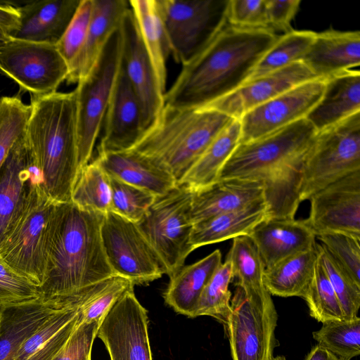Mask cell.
Wrapping results in <instances>:
<instances>
[{"label":"cell","instance_id":"39","mask_svg":"<svg viewBox=\"0 0 360 360\" xmlns=\"http://www.w3.org/2000/svg\"><path fill=\"white\" fill-rule=\"evenodd\" d=\"M311 317L322 323L349 320L319 259L311 283L304 297Z\"/></svg>","mask_w":360,"mask_h":360},{"label":"cell","instance_id":"40","mask_svg":"<svg viewBox=\"0 0 360 360\" xmlns=\"http://www.w3.org/2000/svg\"><path fill=\"white\" fill-rule=\"evenodd\" d=\"M313 338L336 356L350 360L360 354V318L323 323Z\"/></svg>","mask_w":360,"mask_h":360},{"label":"cell","instance_id":"15","mask_svg":"<svg viewBox=\"0 0 360 360\" xmlns=\"http://www.w3.org/2000/svg\"><path fill=\"white\" fill-rule=\"evenodd\" d=\"M326 79L298 84L252 109L240 119V143L249 142L304 119L320 101Z\"/></svg>","mask_w":360,"mask_h":360},{"label":"cell","instance_id":"55","mask_svg":"<svg viewBox=\"0 0 360 360\" xmlns=\"http://www.w3.org/2000/svg\"><path fill=\"white\" fill-rule=\"evenodd\" d=\"M0 99H1V97H0Z\"/></svg>","mask_w":360,"mask_h":360},{"label":"cell","instance_id":"37","mask_svg":"<svg viewBox=\"0 0 360 360\" xmlns=\"http://www.w3.org/2000/svg\"><path fill=\"white\" fill-rule=\"evenodd\" d=\"M111 201L110 176L95 160L89 162L78 173L71 202L80 208L105 214L111 210Z\"/></svg>","mask_w":360,"mask_h":360},{"label":"cell","instance_id":"38","mask_svg":"<svg viewBox=\"0 0 360 360\" xmlns=\"http://www.w3.org/2000/svg\"><path fill=\"white\" fill-rule=\"evenodd\" d=\"M233 279L231 264L226 258L204 288L193 318L200 316H212L225 326L230 312L231 299L229 285Z\"/></svg>","mask_w":360,"mask_h":360},{"label":"cell","instance_id":"14","mask_svg":"<svg viewBox=\"0 0 360 360\" xmlns=\"http://www.w3.org/2000/svg\"><path fill=\"white\" fill-rule=\"evenodd\" d=\"M148 321V311L132 288L108 312L96 337L104 343L110 360H153Z\"/></svg>","mask_w":360,"mask_h":360},{"label":"cell","instance_id":"44","mask_svg":"<svg viewBox=\"0 0 360 360\" xmlns=\"http://www.w3.org/2000/svg\"><path fill=\"white\" fill-rule=\"evenodd\" d=\"M316 238L336 262L360 285V237L334 233Z\"/></svg>","mask_w":360,"mask_h":360},{"label":"cell","instance_id":"16","mask_svg":"<svg viewBox=\"0 0 360 360\" xmlns=\"http://www.w3.org/2000/svg\"><path fill=\"white\" fill-rule=\"evenodd\" d=\"M305 224L316 237L340 233L360 237V170L327 186L309 199Z\"/></svg>","mask_w":360,"mask_h":360},{"label":"cell","instance_id":"29","mask_svg":"<svg viewBox=\"0 0 360 360\" xmlns=\"http://www.w3.org/2000/svg\"><path fill=\"white\" fill-rule=\"evenodd\" d=\"M269 217V207L263 198L243 208L194 224L191 243L195 250L203 245L248 236L259 223Z\"/></svg>","mask_w":360,"mask_h":360},{"label":"cell","instance_id":"46","mask_svg":"<svg viewBox=\"0 0 360 360\" xmlns=\"http://www.w3.org/2000/svg\"><path fill=\"white\" fill-rule=\"evenodd\" d=\"M92 8L93 0H81L68 28L56 44L68 68L84 44L91 18Z\"/></svg>","mask_w":360,"mask_h":360},{"label":"cell","instance_id":"9","mask_svg":"<svg viewBox=\"0 0 360 360\" xmlns=\"http://www.w3.org/2000/svg\"><path fill=\"white\" fill-rule=\"evenodd\" d=\"M122 39L120 27L109 38L89 74L77 82V123L79 172L92 157L120 70Z\"/></svg>","mask_w":360,"mask_h":360},{"label":"cell","instance_id":"21","mask_svg":"<svg viewBox=\"0 0 360 360\" xmlns=\"http://www.w3.org/2000/svg\"><path fill=\"white\" fill-rule=\"evenodd\" d=\"M25 131L0 169V244L27 198L37 169Z\"/></svg>","mask_w":360,"mask_h":360},{"label":"cell","instance_id":"41","mask_svg":"<svg viewBox=\"0 0 360 360\" xmlns=\"http://www.w3.org/2000/svg\"><path fill=\"white\" fill-rule=\"evenodd\" d=\"M30 105L25 104L19 94L0 99V169L11 148L25 131Z\"/></svg>","mask_w":360,"mask_h":360},{"label":"cell","instance_id":"32","mask_svg":"<svg viewBox=\"0 0 360 360\" xmlns=\"http://www.w3.org/2000/svg\"><path fill=\"white\" fill-rule=\"evenodd\" d=\"M129 3L151 61L159 88L165 95L167 61L171 51L158 0H131Z\"/></svg>","mask_w":360,"mask_h":360},{"label":"cell","instance_id":"24","mask_svg":"<svg viewBox=\"0 0 360 360\" xmlns=\"http://www.w3.org/2000/svg\"><path fill=\"white\" fill-rule=\"evenodd\" d=\"M110 177L163 195L177 186L162 165L133 150L98 153L94 160Z\"/></svg>","mask_w":360,"mask_h":360},{"label":"cell","instance_id":"49","mask_svg":"<svg viewBox=\"0 0 360 360\" xmlns=\"http://www.w3.org/2000/svg\"><path fill=\"white\" fill-rule=\"evenodd\" d=\"M99 322L82 323L51 360H91L94 341Z\"/></svg>","mask_w":360,"mask_h":360},{"label":"cell","instance_id":"11","mask_svg":"<svg viewBox=\"0 0 360 360\" xmlns=\"http://www.w3.org/2000/svg\"><path fill=\"white\" fill-rule=\"evenodd\" d=\"M278 315L271 299L248 297L238 286L224 326L233 360H272Z\"/></svg>","mask_w":360,"mask_h":360},{"label":"cell","instance_id":"31","mask_svg":"<svg viewBox=\"0 0 360 360\" xmlns=\"http://www.w3.org/2000/svg\"><path fill=\"white\" fill-rule=\"evenodd\" d=\"M319 250L311 248L291 255L265 269L264 283L271 295L304 299L311 283Z\"/></svg>","mask_w":360,"mask_h":360},{"label":"cell","instance_id":"35","mask_svg":"<svg viewBox=\"0 0 360 360\" xmlns=\"http://www.w3.org/2000/svg\"><path fill=\"white\" fill-rule=\"evenodd\" d=\"M226 258L231 264L233 278L248 297L271 295L264 283V266L256 246L248 236L233 238Z\"/></svg>","mask_w":360,"mask_h":360},{"label":"cell","instance_id":"1","mask_svg":"<svg viewBox=\"0 0 360 360\" xmlns=\"http://www.w3.org/2000/svg\"><path fill=\"white\" fill-rule=\"evenodd\" d=\"M266 28L226 26L185 64L165 92V104L202 108L244 84L260 58L278 38Z\"/></svg>","mask_w":360,"mask_h":360},{"label":"cell","instance_id":"23","mask_svg":"<svg viewBox=\"0 0 360 360\" xmlns=\"http://www.w3.org/2000/svg\"><path fill=\"white\" fill-rule=\"evenodd\" d=\"M129 8L126 0H93L87 34L78 55L69 65L68 84L77 83L89 74Z\"/></svg>","mask_w":360,"mask_h":360},{"label":"cell","instance_id":"17","mask_svg":"<svg viewBox=\"0 0 360 360\" xmlns=\"http://www.w3.org/2000/svg\"><path fill=\"white\" fill-rule=\"evenodd\" d=\"M120 30L122 39L121 64L139 99L146 131L162 109L165 95L159 88L131 8L122 19Z\"/></svg>","mask_w":360,"mask_h":360},{"label":"cell","instance_id":"26","mask_svg":"<svg viewBox=\"0 0 360 360\" xmlns=\"http://www.w3.org/2000/svg\"><path fill=\"white\" fill-rule=\"evenodd\" d=\"M318 78L326 79L360 64V32L333 30L316 33L302 60Z\"/></svg>","mask_w":360,"mask_h":360},{"label":"cell","instance_id":"18","mask_svg":"<svg viewBox=\"0 0 360 360\" xmlns=\"http://www.w3.org/2000/svg\"><path fill=\"white\" fill-rule=\"evenodd\" d=\"M101 130L98 154L129 150L145 131L139 99L122 64Z\"/></svg>","mask_w":360,"mask_h":360},{"label":"cell","instance_id":"20","mask_svg":"<svg viewBox=\"0 0 360 360\" xmlns=\"http://www.w3.org/2000/svg\"><path fill=\"white\" fill-rule=\"evenodd\" d=\"M69 296L0 307V360H14L25 342L56 312L75 307Z\"/></svg>","mask_w":360,"mask_h":360},{"label":"cell","instance_id":"47","mask_svg":"<svg viewBox=\"0 0 360 360\" xmlns=\"http://www.w3.org/2000/svg\"><path fill=\"white\" fill-rule=\"evenodd\" d=\"M40 298L39 288L15 273L0 258V307Z\"/></svg>","mask_w":360,"mask_h":360},{"label":"cell","instance_id":"4","mask_svg":"<svg viewBox=\"0 0 360 360\" xmlns=\"http://www.w3.org/2000/svg\"><path fill=\"white\" fill-rule=\"evenodd\" d=\"M25 136L49 196L71 201L79 173L77 94L55 92L31 96Z\"/></svg>","mask_w":360,"mask_h":360},{"label":"cell","instance_id":"54","mask_svg":"<svg viewBox=\"0 0 360 360\" xmlns=\"http://www.w3.org/2000/svg\"><path fill=\"white\" fill-rule=\"evenodd\" d=\"M272 360H286L284 356H274Z\"/></svg>","mask_w":360,"mask_h":360},{"label":"cell","instance_id":"8","mask_svg":"<svg viewBox=\"0 0 360 360\" xmlns=\"http://www.w3.org/2000/svg\"><path fill=\"white\" fill-rule=\"evenodd\" d=\"M192 194L186 186L177 185L167 193L156 196L136 223L169 277L184 266L186 257L195 250L191 243Z\"/></svg>","mask_w":360,"mask_h":360},{"label":"cell","instance_id":"19","mask_svg":"<svg viewBox=\"0 0 360 360\" xmlns=\"http://www.w3.org/2000/svg\"><path fill=\"white\" fill-rule=\"evenodd\" d=\"M318 77L302 61L248 81L233 92L202 108L221 112L240 119L252 109L284 91Z\"/></svg>","mask_w":360,"mask_h":360},{"label":"cell","instance_id":"34","mask_svg":"<svg viewBox=\"0 0 360 360\" xmlns=\"http://www.w3.org/2000/svg\"><path fill=\"white\" fill-rule=\"evenodd\" d=\"M79 308H67L51 316L25 342L14 360H51L80 324Z\"/></svg>","mask_w":360,"mask_h":360},{"label":"cell","instance_id":"43","mask_svg":"<svg viewBox=\"0 0 360 360\" xmlns=\"http://www.w3.org/2000/svg\"><path fill=\"white\" fill-rule=\"evenodd\" d=\"M112 212L133 222L145 215L156 196L152 193L110 176Z\"/></svg>","mask_w":360,"mask_h":360},{"label":"cell","instance_id":"2","mask_svg":"<svg viewBox=\"0 0 360 360\" xmlns=\"http://www.w3.org/2000/svg\"><path fill=\"white\" fill-rule=\"evenodd\" d=\"M316 129L305 118L259 139L240 143L221 169L218 180L261 182L269 218L295 219L300 204L298 177Z\"/></svg>","mask_w":360,"mask_h":360},{"label":"cell","instance_id":"28","mask_svg":"<svg viewBox=\"0 0 360 360\" xmlns=\"http://www.w3.org/2000/svg\"><path fill=\"white\" fill-rule=\"evenodd\" d=\"M359 112L360 72L349 70L326 78L320 101L305 119L318 132Z\"/></svg>","mask_w":360,"mask_h":360},{"label":"cell","instance_id":"45","mask_svg":"<svg viewBox=\"0 0 360 360\" xmlns=\"http://www.w3.org/2000/svg\"><path fill=\"white\" fill-rule=\"evenodd\" d=\"M134 286L129 280L120 276L109 278L103 289L79 308V323H101L117 301Z\"/></svg>","mask_w":360,"mask_h":360},{"label":"cell","instance_id":"25","mask_svg":"<svg viewBox=\"0 0 360 360\" xmlns=\"http://www.w3.org/2000/svg\"><path fill=\"white\" fill-rule=\"evenodd\" d=\"M81 0H42L17 7L20 25L10 37L56 44L74 17Z\"/></svg>","mask_w":360,"mask_h":360},{"label":"cell","instance_id":"3","mask_svg":"<svg viewBox=\"0 0 360 360\" xmlns=\"http://www.w3.org/2000/svg\"><path fill=\"white\" fill-rule=\"evenodd\" d=\"M103 217L71 201L60 203L41 298L68 296L115 275L102 245Z\"/></svg>","mask_w":360,"mask_h":360},{"label":"cell","instance_id":"6","mask_svg":"<svg viewBox=\"0 0 360 360\" xmlns=\"http://www.w3.org/2000/svg\"><path fill=\"white\" fill-rule=\"evenodd\" d=\"M60 203L32 174L27 198L0 244V258L39 288L45 279Z\"/></svg>","mask_w":360,"mask_h":360},{"label":"cell","instance_id":"5","mask_svg":"<svg viewBox=\"0 0 360 360\" xmlns=\"http://www.w3.org/2000/svg\"><path fill=\"white\" fill-rule=\"evenodd\" d=\"M233 119L210 108H178L165 104L129 150L164 166L178 184Z\"/></svg>","mask_w":360,"mask_h":360},{"label":"cell","instance_id":"51","mask_svg":"<svg viewBox=\"0 0 360 360\" xmlns=\"http://www.w3.org/2000/svg\"><path fill=\"white\" fill-rule=\"evenodd\" d=\"M20 13L17 7L0 4V32L10 37L18 28Z\"/></svg>","mask_w":360,"mask_h":360},{"label":"cell","instance_id":"52","mask_svg":"<svg viewBox=\"0 0 360 360\" xmlns=\"http://www.w3.org/2000/svg\"><path fill=\"white\" fill-rule=\"evenodd\" d=\"M304 360H346L340 358L319 345L311 348Z\"/></svg>","mask_w":360,"mask_h":360},{"label":"cell","instance_id":"27","mask_svg":"<svg viewBox=\"0 0 360 360\" xmlns=\"http://www.w3.org/2000/svg\"><path fill=\"white\" fill-rule=\"evenodd\" d=\"M264 198L261 182L239 179L219 180L192 194L193 224L214 216L243 208Z\"/></svg>","mask_w":360,"mask_h":360},{"label":"cell","instance_id":"22","mask_svg":"<svg viewBox=\"0 0 360 360\" xmlns=\"http://www.w3.org/2000/svg\"><path fill=\"white\" fill-rule=\"evenodd\" d=\"M248 236L256 246L265 269L316 244V236L303 219L267 218Z\"/></svg>","mask_w":360,"mask_h":360},{"label":"cell","instance_id":"33","mask_svg":"<svg viewBox=\"0 0 360 360\" xmlns=\"http://www.w3.org/2000/svg\"><path fill=\"white\" fill-rule=\"evenodd\" d=\"M240 120L233 119L214 138L177 185H184L194 192L217 181L221 169L240 143Z\"/></svg>","mask_w":360,"mask_h":360},{"label":"cell","instance_id":"53","mask_svg":"<svg viewBox=\"0 0 360 360\" xmlns=\"http://www.w3.org/2000/svg\"><path fill=\"white\" fill-rule=\"evenodd\" d=\"M9 37L0 32V46L8 39Z\"/></svg>","mask_w":360,"mask_h":360},{"label":"cell","instance_id":"12","mask_svg":"<svg viewBox=\"0 0 360 360\" xmlns=\"http://www.w3.org/2000/svg\"><path fill=\"white\" fill-rule=\"evenodd\" d=\"M0 70L21 91L44 96L56 92L69 68L55 44L9 37L0 46Z\"/></svg>","mask_w":360,"mask_h":360},{"label":"cell","instance_id":"7","mask_svg":"<svg viewBox=\"0 0 360 360\" xmlns=\"http://www.w3.org/2000/svg\"><path fill=\"white\" fill-rule=\"evenodd\" d=\"M360 170V112L316 132L298 177L299 201Z\"/></svg>","mask_w":360,"mask_h":360},{"label":"cell","instance_id":"36","mask_svg":"<svg viewBox=\"0 0 360 360\" xmlns=\"http://www.w3.org/2000/svg\"><path fill=\"white\" fill-rule=\"evenodd\" d=\"M316 34L309 30H292L279 36L258 61L246 82L301 61L312 44Z\"/></svg>","mask_w":360,"mask_h":360},{"label":"cell","instance_id":"50","mask_svg":"<svg viewBox=\"0 0 360 360\" xmlns=\"http://www.w3.org/2000/svg\"><path fill=\"white\" fill-rule=\"evenodd\" d=\"M300 0H266L268 28L287 33L292 29L290 22L300 7Z\"/></svg>","mask_w":360,"mask_h":360},{"label":"cell","instance_id":"48","mask_svg":"<svg viewBox=\"0 0 360 360\" xmlns=\"http://www.w3.org/2000/svg\"><path fill=\"white\" fill-rule=\"evenodd\" d=\"M227 24L240 28H268L266 0H229Z\"/></svg>","mask_w":360,"mask_h":360},{"label":"cell","instance_id":"10","mask_svg":"<svg viewBox=\"0 0 360 360\" xmlns=\"http://www.w3.org/2000/svg\"><path fill=\"white\" fill-rule=\"evenodd\" d=\"M174 60L185 64L226 26L229 0H158Z\"/></svg>","mask_w":360,"mask_h":360},{"label":"cell","instance_id":"30","mask_svg":"<svg viewBox=\"0 0 360 360\" xmlns=\"http://www.w3.org/2000/svg\"><path fill=\"white\" fill-rule=\"evenodd\" d=\"M221 263V252L216 250L192 264L183 266L169 277L163 293L165 303L176 313L193 318L204 288Z\"/></svg>","mask_w":360,"mask_h":360},{"label":"cell","instance_id":"13","mask_svg":"<svg viewBox=\"0 0 360 360\" xmlns=\"http://www.w3.org/2000/svg\"><path fill=\"white\" fill-rule=\"evenodd\" d=\"M103 250L114 274L134 285L162 277L164 271L155 252L136 223L109 211L101 226Z\"/></svg>","mask_w":360,"mask_h":360},{"label":"cell","instance_id":"42","mask_svg":"<svg viewBox=\"0 0 360 360\" xmlns=\"http://www.w3.org/2000/svg\"><path fill=\"white\" fill-rule=\"evenodd\" d=\"M319 259L349 319L357 316L360 307V285L336 262L327 250L317 243Z\"/></svg>","mask_w":360,"mask_h":360}]
</instances>
